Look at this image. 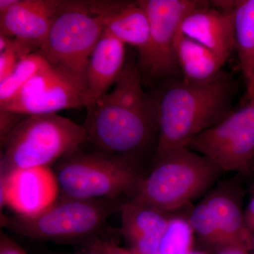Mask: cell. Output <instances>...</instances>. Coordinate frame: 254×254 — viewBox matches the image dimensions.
<instances>
[{"label": "cell", "mask_w": 254, "mask_h": 254, "mask_svg": "<svg viewBox=\"0 0 254 254\" xmlns=\"http://www.w3.org/2000/svg\"><path fill=\"white\" fill-rule=\"evenodd\" d=\"M92 14L98 18L103 31L125 45L133 47L138 55L145 49L149 40L148 14L141 1H86Z\"/></svg>", "instance_id": "14"}, {"label": "cell", "mask_w": 254, "mask_h": 254, "mask_svg": "<svg viewBox=\"0 0 254 254\" xmlns=\"http://www.w3.org/2000/svg\"><path fill=\"white\" fill-rule=\"evenodd\" d=\"M0 254H27L24 250L6 233L0 235Z\"/></svg>", "instance_id": "23"}, {"label": "cell", "mask_w": 254, "mask_h": 254, "mask_svg": "<svg viewBox=\"0 0 254 254\" xmlns=\"http://www.w3.org/2000/svg\"><path fill=\"white\" fill-rule=\"evenodd\" d=\"M175 55L182 80L193 84H205L216 79L225 63L213 51L180 31L175 40Z\"/></svg>", "instance_id": "18"}, {"label": "cell", "mask_w": 254, "mask_h": 254, "mask_svg": "<svg viewBox=\"0 0 254 254\" xmlns=\"http://www.w3.org/2000/svg\"><path fill=\"white\" fill-rule=\"evenodd\" d=\"M186 148L208 159L221 173H247L254 160V98L197 135Z\"/></svg>", "instance_id": "9"}, {"label": "cell", "mask_w": 254, "mask_h": 254, "mask_svg": "<svg viewBox=\"0 0 254 254\" xmlns=\"http://www.w3.org/2000/svg\"><path fill=\"white\" fill-rule=\"evenodd\" d=\"M121 200L78 199L60 195L41 213L32 216L1 215V225L33 240L66 243L98 235L107 220L120 211Z\"/></svg>", "instance_id": "6"}, {"label": "cell", "mask_w": 254, "mask_h": 254, "mask_svg": "<svg viewBox=\"0 0 254 254\" xmlns=\"http://www.w3.org/2000/svg\"><path fill=\"white\" fill-rule=\"evenodd\" d=\"M61 195L78 199L131 198L144 176L136 156L78 149L55 164Z\"/></svg>", "instance_id": "3"}, {"label": "cell", "mask_w": 254, "mask_h": 254, "mask_svg": "<svg viewBox=\"0 0 254 254\" xmlns=\"http://www.w3.org/2000/svg\"><path fill=\"white\" fill-rule=\"evenodd\" d=\"M187 254H205L204 253H202V252H190V253Z\"/></svg>", "instance_id": "30"}, {"label": "cell", "mask_w": 254, "mask_h": 254, "mask_svg": "<svg viewBox=\"0 0 254 254\" xmlns=\"http://www.w3.org/2000/svg\"><path fill=\"white\" fill-rule=\"evenodd\" d=\"M103 28L86 1H65L50 28L42 55L86 88L88 61Z\"/></svg>", "instance_id": "7"}, {"label": "cell", "mask_w": 254, "mask_h": 254, "mask_svg": "<svg viewBox=\"0 0 254 254\" xmlns=\"http://www.w3.org/2000/svg\"><path fill=\"white\" fill-rule=\"evenodd\" d=\"M248 205L246 208L245 214V225L247 230L252 237H254V193H252Z\"/></svg>", "instance_id": "24"}, {"label": "cell", "mask_w": 254, "mask_h": 254, "mask_svg": "<svg viewBox=\"0 0 254 254\" xmlns=\"http://www.w3.org/2000/svg\"><path fill=\"white\" fill-rule=\"evenodd\" d=\"M234 30L235 50L247 86L254 76V0L237 1Z\"/></svg>", "instance_id": "19"}, {"label": "cell", "mask_w": 254, "mask_h": 254, "mask_svg": "<svg viewBox=\"0 0 254 254\" xmlns=\"http://www.w3.org/2000/svg\"><path fill=\"white\" fill-rule=\"evenodd\" d=\"M247 95H248V99H252L254 98V76L252 78V81L250 82V84L247 86Z\"/></svg>", "instance_id": "28"}, {"label": "cell", "mask_w": 254, "mask_h": 254, "mask_svg": "<svg viewBox=\"0 0 254 254\" xmlns=\"http://www.w3.org/2000/svg\"><path fill=\"white\" fill-rule=\"evenodd\" d=\"M251 191H252V193H254V181L252 183V187H251Z\"/></svg>", "instance_id": "31"}, {"label": "cell", "mask_w": 254, "mask_h": 254, "mask_svg": "<svg viewBox=\"0 0 254 254\" xmlns=\"http://www.w3.org/2000/svg\"><path fill=\"white\" fill-rule=\"evenodd\" d=\"M127 60L126 45L103 31L87 66V106L109 92L123 72Z\"/></svg>", "instance_id": "16"}, {"label": "cell", "mask_w": 254, "mask_h": 254, "mask_svg": "<svg viewBox=\"0 0 254 254\" xmlns=\"http://www.w3.org/2000/svg\"><path fill=\"white\" fill-rule=\"evenodd\" d=\"M180 31L206 47L226 63L235 50L234 11H223L202 1L182 20Z\"/></svg>", "instance_id": "15"}, {"label": "cell", "mask_w": 254, "mask_h": 254, "mask_svg": "<svg viewBox=\"0 0 254 254\" xmlns=\"http://www.w3.org/2000/svg\"><path fill=\"white\" fill-rule=\"evenodd\" d=\"M221 173L208 159L187 148L153 160L132 201L169 213L190 203L213 185Z\"/></svg>", "instance_id": "5"}, {"label": "cell", "mask_w": 254, "mask_h": 254, "mask_svg": "<svg viewBox=\"0 0 254 254\" xmlns=\"http://www.w3.org/2000/svg\"><path fill=\"white\" fill-rule=\"evenodd\" d=\"M187 220L193 233L196 234L200 240L218 249V252L225 248L221 232L204 199L195 205Z\"/></svg>", "instance_id": "22"}, {"label": "cell", "mask_w": 254, "mask_h": 254, "mask_svg": "<svg viewBox=\"0 0 254 254\" xmlns=\"http://www.w3.org/2000/svg\"><path fill=\"white\" fill-rule=\"evenodd\" d=\"M87 105L86 88L46 62L14 99L0 110L30 116L86 108Z\"/></svg>", "instance_id": "10"}, {"label": "cell", "mask_w": 254, "mask_h": 254, "mask_svg": "<svg viewBox=\"0 0 254 254\" xmlns=\"http://www.w3.org/2000/svg\"><path fill=\"white\" fill-rule=\"evenodd\" d=\"M148 14L149 40L138 55L137 66L142 80L158 81L180 72L175 55V40L182 20L202 1L140 0Z\"/></svg>", "instance_id": "8"}, {"label": "cell", "mask_w": 254, "mask_h": 254, "mask_svg": "<svg viewBox=\"0 0 254 254\" xmlns=\"http://www.w3.org/2000/svg\"><path fill=\"white\" fill-rule=\"evenodd\" d=\"M60 188L50 167L16 169L1 175V203L15 215L32 216L44 211L59 197Z\"/></svg>", "instance_id": "11"}, {"label": "cell", "mask_w": 254, "mask_h": 254, "mask_svg": "<svg viewBox=\"0 0 254 254\" xmlns=\"http://www.w3.org/2000/svg\"><path fill=\"white\" fill-rule=\"evenodd\" d=\"M134 59L127 60L113 89L86 107V142L99 151L136 156L158 133L156 102L145 93Z\"/></svg>", "instance_id": "1"}, {"label": "cell", "mask_w": 254, "mask_h": 254, "mask_svg": "<svg viewBox=\"0 0 254 254\" xmlns=\"http://www.w3.org/2000/svg\"><path fill=\"white\" fill-rule=\"evenodd\" d=\"M235 86L222 71L205 84L172 80L154 95L158 113V138L154 159L186 148L194 137L232 113Z\"/></svg>", "instance_id": "2"}, {"label": "cell", "mask_w": 254, "mask_h": 254, "mask_svg": "<svg viewBox=\"0 0 254 254\" xmlns=\"http://www.w3.org/2000/svg\"><path fill=\"white\" fill-rule=\"evenodd\" d=\"M121 231L128 248L108 243L105 250L113 254H155L171 217L165 212L131 200L120 209Z\"/></svg>", "instance_id": "12"}, {"label": "cell", "mask_w": 254, "mask_h": 254, "mask_svg": "<svg viewBox=\"0 0 254 254\" xmlns=\"http://www.w3.org/2000/svg\"><path fill=\"white\" fill-rule=\"evenodd\" d=\"M17 0H0V14L5 12L12 7Z\"/></svg>", "instance_id": "26"}, {"label": "cell", "mask_w": 254, "mask_h": 254, "mask_svg": "<svg viewBox=\"0 0 254 254\" xmlns=\"http://www.w3.org/2000/svg\"><path fill=\"white\" fill-rule=\"evenodd\" d=\"M218 254H250L248 251L238 247H227L219 251Z\"/></svg>", "instance_id": "25"}, {"label": "cell", "mask_w": 254, "mask_h": 254, "mask_svg": "<svg viewBox=\"0 0 254 254\" xmlns=\"http://www.w3.org/2000/svg\"><path fill=\"white\" fill-rule=\"evenodd\" d=\"M41 52L23 57L9 77L0 82V107L14 99L30 80L46 64Z\"/></svg>", "instance_id": "20"}, {"label": "cell", "mask_w": 254, "mask_h": 254, "mask_svg": "<svg viewBox=\"0 0 254 254\" xmlns=\"http://www.w3.org/2000/svg\"><path fill=\"white\" fill-rule=\"evenodd\" d=\"M249 253L250 254H254V237L252 238V244H251V247L250 250H249Z\"/></svg>", "instance_id": "29"}, {"label": "cell", "mask_w": 254, "mask_h": 254, "mask_svg": "<svg viewBox=\"0 0 254 254\" xmlns=\"http://www.w3.org/2000/svg\"><path fill=\"white\" fill-rule=\"evenodd\" d=\"M84 128L57 113L23 119L1 145V175L16 169L50 167L86 143Z\"/></svg>", "instance_id": "4"}, {"label": "cell", "mask_w": 254, "mask_h": 254, "mask_svg": "<svg viewBox=\"0 0 254 254\" xmlns=\"http://www.w3.org/2000/svg\"><path fill=\"white\" fill-rule=\"evenodd\" d=\"M64 2L17 0L12 7L0 14V36L21 40L43 51L52 24Z\"/></svg>", "instance_id": "13"}, {"label": "cell", "mask_w": 254, "mask_h": 254, "mask_svg": "<svg viewBox=\"0 0 254 254\" xmlns=\"http://www.w3.org/2000/svg\"><path fill=\"white\" fill-rule=\"evenodd\" d=\"M193 230L188 220L171 218L155 254H187L191 252Z\"/></svg>", "instance_id": "21"}, {"label": "cell", "mask_w": 254, "mask_h": 254, "mask_svg": "<svg viewBox=\"0 0 254 254\" xmlns=\"http://www.w3.org/2000/svg\"><path fill=\"white\" fill-rule=\"evenodd\" d=\"M227 247L250 250L253 237L247 230L239 197L229 185L217 187L204 198Z\"/></svg>", "instance_id": "17"}, {"label": "cell", "mask_w": 254, "mask_h": 254, "mask_svg": "<svg viewBox=\"0 0 254 254\" xmlns=\"http://www.w3.org/2000/svg\"><path fill=\"white\" fill-rule=\"evenodd\" d=\"M113 254L109 252H105V251L98 250V249L92 248L90 247L88 250L82 251L80 252H75V253L67 254Z\"/></svg>", "instance_id": "27"}]
</instances>
